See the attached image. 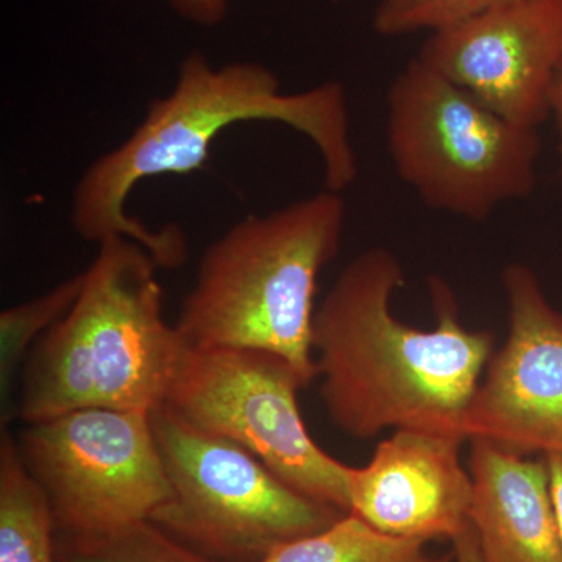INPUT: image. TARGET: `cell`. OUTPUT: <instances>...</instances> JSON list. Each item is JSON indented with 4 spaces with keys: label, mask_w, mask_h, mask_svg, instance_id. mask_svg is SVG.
<instances>
[{
    "label": "cell",
    "mask_w": 562,
    "mask_h": 562,
    "mask_svg": "<svg viewBox=\"0 0 562 562\" xmlns=\"http://www.w3.org/2000/svg\"><path fill=\"white\" fill-rule=\"evenodd\" d=\"M405 284L402 262L383 247L346 266L316 308L313 355L328 416L351 438L420 430L464 439L465 416L494 336L461 321L446 281L431 277L435 330L394 316L391 299Z\"/></svg>",
    "instance_id": "cell-1"
},
{
    "label": "cell",
    "mask_w": 562,
    "mask_h": 562,
    "mask_svg": "<svg viewBox=\"0 0 562 562\" xmlns=\"http://www.w3.org/2000/svg\"><path fill=\"white\" fill-rule=\"evenodd\" d=\"M266 121L302 133L319 151L325 190L342 192L358 177L346 88L336 81L281 91L271 69L235 61L214 68L201 52L181 61L172 91L155 99L124 143L92 161L74 190L70 220L85 241L121 236L150 251L160 268H179L188 246L176 225L150 231L125 203L139 181L187 176L209 161L213 140L241 122Z\"/></svg>",
    "instance_id": "cell-2"
},
{
    "label": "cell",
    "mask_w": 562,
    "mask_h": 562,
    "mask_svg": "<svg viewBox=\"0 0 562 562\" xmlns=\"http://www.w3.org/2000/svg\"><path fill=\"white\" fill-rule=\"evenodd\" d=\"M341 192L325 190L236 222L203 251L176 322L192 349L271 351L306 387L317 376L313 322L317 279L346 228Z\"/></svg>",
    "instance_id": "cell-3"
},
{
    "label": "cell",
    "mask_w": 562,
    "mask_h": 562,
    "mask_svg": "<svg viewBox=\"0 0 562 562\" xmlns=\"http://www.w3.org/2000/svg\"><path fill=\"white\" fill-rule=\"evenodd\" d=\"M158 268L132 239L99 244L79 297L35 351L22 419L81 408L150 413L166 402L188 346L162 317Z\"/></svg>",
    "instance_id": "cell-4"
},
{
    "label": "cell",
    "mask_w": 562,
    "mask_h": 562,
    "mask_svg": "<svg viewBox=\"0 0 562 562\" xmlns=\"http://www.w3.org/2000/svg\"><path fill=\"white\" fill-rule=\"evenodd\" d=\"M397 176L425 205L482 222L535 191L541 138L414 58L386 95Z\"/></svg>",
    "instance_id": "cell-5"
},
{
    "label": "cell",
    "mask_w": 562,
    "mask_h": 562,
    "mask_svg": "<svg viewBox=\"0 0 562 562\" xmlns=\"http://www.w3.org/2000/svg\"><path fill=\"white\" fill-rule=\"evenodd\" d=\"M149 416L172 487L150 522L195 552L260 562L347 514L295 491L249 450L195 427L166 403Z\"/></svg>",
    "instance_id": "cell-6"
},
{
    "label": "cell",
    "mask_w": 562,
    "mask_h": 562,
    "mask_svg": "<svg viewBox=\"0 0 562 562\" xmlns=\"http://www.w3.org/2000/svg\"><path fill=\"white\" fill-rule=\"evenodd\" d=\"M303 387L290 362L271 351L188 347L165 403L249 450L306 497L350 513V465L313 441L299 408Z\"/></svg>",
    "instance_id": "cell-7"
},
{
    "label": "cell",
    "mask_w": 562,
    "mask_h": 562,
    "mask_svg": "<svg viewBox=\"0 0 562 562\" xmlns=\"http://www.w3.org/2000/svg\"><path fill=\"white\" fill-rule=\"evenodd\" d=\"M20 449L49 497L58 535L150 520L172 497L149 413L76 409L29 424Z\"/></svg>",
    "instance_id": "cell-8"
},
{
    "label": "cell",
    "mask_w": 562,
    "mask_h": 562,
    "mask_svg": "<svg viewBox=\"0 0 562 562\" xmlns=\"http://www.w3.org/2000/svg\"><path fill=\"white\" fill-rule=\"evenodd\" d=\"M502 283L508 336L484 369L465 416V438L527 457L562 454V312L528 266H506Z\"/></svg>",
    "instance_id": "cell-9"
},
{
    "label": "cell",
    "mask_w": 562,
    "mask_h": 562,
    "mask_svg": "<svg viewBox=\"0 0 562 562\" xmlns=\"http://www.w3.org/2000/svg\"><path fill=\"white\" fill-rule=\"evenodd\" d=\"M419 58L520 127L552 117L562 63V0H512L431 32Z\"/></svg>",
    "instance_id": "cell-10"
},
{
    "label": "cell",
    "mask_w": 562,
    "mask_h": 562,
    "mask_svg": "<svg viewBox=\"0 0 562 562\" xmlns=\"http://www.w3.org/2000/svg\"><path fill=\"white\" fill-rule=\"evenodd\" d=\"M464 439L394 430L364 468L347 475L350 513L395 538L453 541L469 525L472 476L461 461Z\"/></svg>",
    "instance_id": "cell-11"
},
{
    "label": "cell",
    "mask_w": 562,
    "mask_h": 562,
    "mask_svg": "<svg viewBox=\"0 0 562 562\" xmlns=\"http://www.w3.org/2000/svg\"><path fill=\"white\" fill-rule=\"evenodd\" d=\"M469 522L484 562H562L549 464L471 439Z\"/></svg>",
    "instance_id": "cell-12"
},
{
    "label": "cell",
    "mask_w": 562,
    "mask_h": 562,
    "mask_svg": "<svg viewBox=\"0 0 562 562\" xmlns=\"http://www.w3.org/2000/svg\"><path fill=\"white\" fill-rule=\"evenodd\" d=\"M0 562H57L49 497L5 431L0 441Z\"/></svg>",
    "instance_id": "cell-13"
},
{
    "label": "cell",
    "mask_w": 562,
    "mask_h": 562,
    "mask_svg": "<svg viewBox=\"0 0 562 562\" xmlns=\"http://www.w3.org/2000/svg\"><path fill=\"white\" fill-rule=\"evenodd\" d=\"M427 542L384 535L357 514L283 543L260 562H428Z\"/></svg>",
    "instance_id": "cell-14"
},
{
    "label": "cell",
    "mask_w": 562,
    "mask_h": 562,
    "mask_svg": "<svg viewBox=\"0 0 562 562\" xmlns=\"http://www.w3.org/2000/svg\"><path fill=\"white\" fill-rule=\"evenodd\" d=\"M57 562H222L195 552L150 520L101 535L57 536Z\"/></svg>",
    "instance_id": "cell-15"
},
{
    "label": "cell",
    "mask_w": 562,
    "mask_h": 562,
    "mask_svg": "<svg viewBox=\"0 0 562 562\" xmlns=\"http://www.w3.org/2000/svg\"><path fill=\"white\" fill-rule=\"evenodd\" d=\"M85 272L63 281L46 294L11 306L0 313V395H2V424L9 419L10 394L14 373L33 339L50 330L72 308L83 288Z\"/></svg>",
    "instance_id": "cell-16"
},
{
    "label": "cell",
    "mask_w": 562,
    "mask_h": 562,
    "mask_svg": "<svg viewBox=\"0 0 562 562\" xmlns=\"http://www.w3.org/2000/svg\"><path fill=\"white\" fill-rule=\"evenodd\" d=\"M512 0H379L373 29L384 38L436 32Z\"/></svg>",
    "instance_id": "cell-17"
},
{
    "label": "cell",
    "mask_w": 562,
    "mask_h": 562,
    "mask_svg": "<svg viewBox=\"0 0 562 562\" xmlns=\"http://www.w3.org/2000/svg\"><path fill=\"white\" fill-rule=\"evenodd\" d=\"M184 20L199 25H216L227 14V0H168Z\"/></svg>",
    "instance_id": "cell-18"
},
{
    "label": "cell",
    "mask_w": 562,
    "mask_h": 562,
    "mask_svg": "<svg viewBox=\"0 0 562 562\" xmlns=\"http://www.w3.org/2000/svg\"><path fill=\"white\" fill-rule=\"evenodd\" d=\"M452 543L454 562H484L479 539L471 522L453 539Z\"/></svg>",
    "instance_id": "cell-19"
},
{
    "label": "cell",
    "mask_w": 562,
    "mask_h": 562,
    "mask_svg": "<svg viewBox=\"0 0 562 562\" xmlns=\"http://www.w3.org/2000/svg\"><path fill=\"white\" fill-rule=\"evenodd\" d=\"M550 471V484H552V495L554 509H557L558 527L562 541V454H549L546 457Z\"/></svg>",
    "instance_id": "cell-20"
},
{
    "label": "cell",
    "mask_w": 562,
    "mask_h": 562,
    "mask_svg": "<svg viewBox=\"0 0 562 562\" xmlns=\"http://www.w3.org/2000/svg\"><path fill=\"white\" fill-rule=\"evenodd\" d=\"M550 109H552V117L554 127L558 133V155H560V171L562 176V63L554 79L552 95H550Z\"/></svg>",
    "instance_id": "cell-21"
},
{
    "label": "cell",
    "mask_w": 562,
    "mask_h": 562,
    "mask_svg": "<svg viewBox=\"0 0 562 562\" xmlns=\"http://www.w3.org/2000/svg\"><path fill=\"white\" fill-rule=\"evenodd\" d=\"M454 560L453 553L441 554V557H431L428 562H452Z\"/></svg>",
    "instance_id": "cell-22"
}]
</instances>
